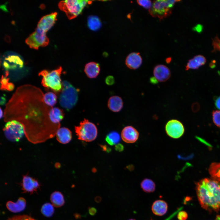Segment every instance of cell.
I'll return each instance as SVG.
<instances>
[{"label":"cell","instance_id":"obj_16","mask_svg":"<svg viewBox=\"0 0 220 220\" xmlns=\"http://www.w3.org/2000/svg\"><path fill=\"white\" fill-rule=\"evenodd\" d=\"M26 206V200L22 197L19 198L16 202L9 201L6 204V207L8 209L13 213H18L22 211L24 209Z\"/></svg>","mask_w":220,"mask_h":220},{"label":"cell","instance_id":"obj_3","mask_svg":"<svg viewBox=\"0 0 220 220\" xmlns=\"http://www.w3.org/2000/svg\"><path fill=\"white\" fill-rule=\"evenodd\" d=\"M57 13H52L42 17L38 22L35 31L26 39L25 42L32 49L37 50L45 47L49 40L46 32L53 25L57 20Z\"/></svg>","mask_w":220,"mask_h":220},{"label":"cell","instance_id":"obj_5","mask_svg":"<svg viewBox=\"0 0 220 220\" xmlns=\"http://www.w3.org/2000/svg\"><path fill=\"white\" fill-rule=\"evenodd\" d=\"M91 1L86 0H66L61 1L58 3L59 9L64 12L69 20L77 16L82 13L84 7Z\"/></svg>","mask_w":220,"mask_h":220},{"label":"cell","instance_id":"obj_18","mask_svg":"<svg viewBox=\"0 0 220 220\" xmlns=\"http://www.w3.org/2000/svg\"><path fill=\"white\" fill-rule=\"evenodd\" d=\"M100 70L99 64L95 62H91L86 64L84 71L86 75L90 78H95L98 75Z\"/></svg>","mask_w":220,"mask_h":220},{"label":"cell","instance_id":"obj_33","mask_svg":"<svg viewBox=\"0 0 220 220\" xmlns=\"http://www.w3.org/2000/svg\"><path fill=\"white\" fill-rule=\"evenodd\" d=\"M137 3L140 6L149 9L152 7V3L150 0H139L137 1Z\"/></svg>","mask_w":220,"mask_h":220},{"label":"cell","instance_id":"obj_38","mask_svg":"<svg viewBox=\"0 0 220 220\" xmlns=\"http://www.w3.org/2000/svg\"><path fill=\"white\" fill-rule=\"evenodd\" d=\"M124 148L123 146L121 144H118L116 145L115 147V149L117 151L119 152L122 151Z\"/></svg>","mask_w":220,"mask_h":220},{"label":"cell","instance_id":"obj_44","mask_svg":"<svg viewBox=\"0 0 220 220\" xmlns=\"http://www.w3.org/2000/svg\"><path fill=\"white\" fill-rule=\"evenodd\" d=\"M129 220H135L134 219H130Z\"/></svg>","mask_w":220,"mask_h":220},{"label":"cell","instance_id":"obj_28","mask_svg":"<svg viewBox=\"0 0 220 220\" xmlns=\"http://www.w3.org/2000/svg\"><path fill=\"white\" fill-rule=\"evenodd\" d=\"M120 136L116 132H112L106 136L105 140L110 145H113L118 143L120 141Z\"/></svg>","mask_w":220,"mask_h":220},{"label":"cell","instance_id":"obj_35","mask_svg":"<svg viewBox=\"0 0 220 220\" xmlns=\"http://www.w3.org/2000/svg\"><path fill=\"white\" fill-rule=\"evenodd\" d=\"M214 101L216 107L220 110V95L215 97H214Z\"/></svg>","mask_w":220,"mask_h":220},{"label":"cell","instance_id":"obj_6","mask_svg":"<svg viewBox=\"0 0 220 220\" xmlns=\"http://www.w3.org/2000/svg\"><path fill=\"white\" fill-rule=\"evenodd\" d=\"M62 71L61 67L57 69L49 71L43 70L39 73V76L42 77L41 83L45 87L50 88L54 91L58 92L62 87L61 75Z\"/></svg>","mask_w":220,"mask_h":220},{"label":"cell","instance_id":"obj_29","mask_svg":"<svg viewBox=\"0 0 220 220\" xmlns=\"http://www.w3.org/2000/svg\"><path fill=\"white\" fill-rule=\"evenodd\" d=\"M41 211L44 215L47 217H50L53 214L54 209L52 204L47 203L42 205Z\"/></svg>","mask_w":220,"mask_h":220},{"label":"cell","instance_id":"obj_17","mask_svg":"<svg viewBox=\"0 0 220 220\" xmlns=\"http://www.w3.org/2000/svg\"><path fill=\"white\" fill-rule=\"evenodd\" d=\"M56 135L57 141L62 144L68 143L72 138L71 131L68 128L65 127L59 128Z\"/></svg>","mask_w":220,"mask_h":220},{"label":"cell","instance_id":"obj_43","mask_svg":"<svg viewBox=\"0 0 220 220\" xmlns=\"http://www.w3.org/2000/svg\"><path fill=\"white\" fill-rule=\"evenodd\" d=\"M215 220H220V216L218 215L216 218Z\"/></svg>","mask_w":220,"mask_h":220},{"label":"cell","instance_id":"obj_39","mask_svg":"<svg viewBox=\"0 0 220 220\" xmlns=\"http://www.w3.org/2000/svg\"><path fill=\"white\" fill-rule=\"evenodd\" d=\"M88 212L90 215H94L97 212V210L94 207H90L88 208Z\"/></svg>","mask_w":220,"mask_h":220},{"label":"cell","instance_id":"obj_12","mask_svg":"<svg viewBox=\"0 0 220 220\" xmlns=\"http://www.w3.org/2000/svg\"><path fill=\"white\" fill-rule=\"evenodd\" d=\"M121 137L122 140L125 142L134 143L138 140L139 133L134 127L128 126L123 129L121 133Z\"/></svg>","mask_w":220,"mask_h":220},{"label":"cell","instance_id":"obj_11","mask_svg":"<svg viewBox=\"0 0 220 220\" xmlns=\"http://www.w3.org/2000/svg\"><path fill=\"white\" fill-rule=\"evenodd\" d=\"M21 185L23 193L31 194L36 192L40 187L36 180L27 175L23 176Z\"/></svg>","mask_w":220,"mask_h":220},{"label":"cell","instance_id":"obj_21","mask_svg":"<svg viewBox=\"0 0 220 220\" xmlns=\"http://www.w3.org/2000/svg\"><path fill=\"white\" fill-rule=\"evenodd\" d=\"M109 108L114 112H119L123 106V102L121 98L119 96H112L109 99L108 102Z\"/></svg>","mask_w":220,"mask_h":220},{"label":"cell","instance_id":"obj_37","mask_svg":"<svg viewBox=\"0 0 220 220\" xmlns=\"http://www.w3.org/2000/svg\"><path fill=\"white\" fill-rule=\"evenodd\" d=\"M203 28V27L202 25L200 24H197L193 28V30L200 33L202 31Z\"/></svg>","mask_w":220,"mask_h":220},{"label":"cell","instance_id":"obj_41","mask_svg":"<svg viewBox=\"0 0 220 220\" xmlns=\"http://www.w3.org/2000/svg\"><path fill=\"white\" fill-rule=\"evenodd\" d=\"M6 101V100L5 97H1L0 98V104L1 105H4Z\"/></svg>","mask_w":220,"mask_h":220},{"label":"cell","instance_id":"obj_2","mask_svg":"<svg viewBox=\"0 0 220 220\" xmlns=\"http://www.w3.org/2000/svg\"><path fill=\"white\" fill-rule=\"evenodd\" d=\"M196 192L201 207L210 211H218L220 209V182L204 178L196 185Z\"/></svg>","mask_w":220,"mask_h":220},{"label":"cell","instance_id":"obj_42","mask_svg":"<svg viewBox=\"0 0 220 220\" xmlns=\"http://www.w3.org/2000/svg\"><path fill=\"white\" fill-rule=\"evenodd\" d=\"M3 111L1 109V108H0V118H2L3 117Z\"/></svg>","mask_w":220,"mask_h":220},{"label":"cell","instance_id":"obj_15","mask_svg":"<svg viewBox=\"0 0 220 220\" xmlns=\"http://www.w3.org/2000/svg\"><path fill=\"white\" fill-rule=\"evenodd\" d=\"M206 61V58L201 55H198L188 61L186 66L185 70L196 69L204 65Z\"/></svg>","mask_w":220,"mask_h":220},{"label":"cell","instance_id":"obj_32","mask_svg":"<svg viewBox=\"0 0 220 220\" xmlns=\"http://www.w3.org/2000/svg\"><path fill=\"white\" fill-rule=\"evenodd\" d=\"M7 220H36L31 216L26 215H18L13 216Z\"/></svg>","mask_w":220,"mask_h":220},{"label":"cell","instance_id":"obj_31","mask_svg":"<svg viewBox=\"0 0 220 220\" xmlns=\"http://www.w3.org/2000/svg\"><path fill=\"white\" fill-rule=\"evenodd\" d=\"M212 41L213 48L212 52H213L217 51H220V39L217 35L214 38L212 39Z\"/></svg>","mask_w":220,"mask_h":220},{"label":"cell","instance_id":"obj_14","mask_svg":"<svg viewBox=\"0 0 220 220\" xmlns=\"http://www.w3.org/2000/svg\"><path fill=\"white\" fill-rule=\"evenodd\" d=\"M142 62V58L139 53L132 52L126 58L125 64L130 69H136L141 66Z\"/></svg>","mask_w":220,"mask_h":220},{"label":"cell","instance_id":"obj_7","mask_svg":"<svg viewBox=\"0 0 220 220\" xmlns=\"http://www.w3.org/2000/svg\"><path fill=\"white\" fill-rule=\"evenodd\" d=\"M180 0H158L154 1L151 8L149 9L150 15L162 20L170 15L175 4Z\"/></svg>","mask_w":220,"mask_h":220},{"label":"cell","instance_id":"obj_22","mask_svg":"<svg viewBox=\"0 0 220 220\" xmlns=\"http://www.w3.org/2000/svg\"><path fill=\"white\" fill-rule=\"evenodd\" d=\"M50 200L53 206L56 207L63 206L65 203L64 196L59 191H56L50 195Z\"/></svg>","mask_w":220,"mask_h":220},{"label":"cell","instance_id":"obj_1","mask_svg":"<svg viewBox=\"0 0 220 220\" xmlns=\"http://www.w3.org/2000/svg\"><path fill=\"white\" fill-rule=\"evenodd\" d=\"M25 86L26 90L24 86L19 88L7 104L6 110L12 111L5 112L15 113L7 121L14 119L21 123L30 142H44L54 136L60 126L51 121L49 113L51 108L46 105L41 90L30 85Z\"/></svg>","mask_w":220,"mask_h":220},{"label":"cell","instance_id":"obj_23","mask_svg":"<svg viewBox=\"0 0 220 220\" xmlns=\"http://www.w3.org/2000/svg\"><path fill=\"white\" fill-rule=\"evenodd\" d=\"M87 25L91 30L96 31L99 29L101 26V22L99 18L95 16H90L88 19Z\"/></svg>","mask_w":220,"mask_h":220},{"label":"cell","instance_id":"obj_36","mask_svg":"<svg viewBox=\"0 0 220 220\" xmlns=\"http://www.w3.org/2000/svg\"><path fill=\"white\" fill-rule=\"evenodd\" d=\"M105 82L108 85H112L115 82L114 78L112 76H107L105 79Z\"/></svg>","mask_w":220,"mask_h":220},{"label":"cell","instance_id":"obj_27","mask_svg":"<svg viewBox=\"0 0 220 220\" xmlns=\"http://www.w3.org/2000/svg\"><path fill=\"white\" fill-rule=\"evenodd\" d=\"M43 99L46 105L50 107H52L57 103V97L53 92H48L44 95Z\"/></svg>","mask_w":220,"mask_h":220},{"label":"cell","instance_id":"obj_25","mask_svg":"<svg viewBox=\"0 0 220 220\" xmlns=\"http://www.w3.org/2000/svg\"><path fill=\"white\" fill-rule=\"evenodd\" d=\"M209 171L213 179L220 181V163H212L209 169Z\"/></svg>","mask_w":220,"mask_h":220},{"label":"cell","instance_id":"obj_19","mask_svg":"<svg viewBox=\"0 0 220 220\" xmlns=\"http://www.w3.org/2000/svg\"><path fill=\"white\" fill-rule=\"evenodd\" d=\"M167 204L165 201L162 200L155 201L152 206V212L155 215L158 216H162L165 215L167 212Z\"/></svg>","mask_w":220,"mask_h":220},{"label":"cell","instance_id":"obj_8","mask_svg":"<svg viewBox=\"0 0 220 220\" xmlns=\"http://www.w3.org/2000/svg\"><path fill=\"white\" fill-rule=\"evenodd\" d=\"M75 130L78 139L86 142L91 141L97 138V130L95 125L84 119L79 126L75 127Z\"/></svg>","mask_w":220,"mask_h":220},{"label":"cell","instance_id":"obj_24","mask_svg":"<svg viewBox=\"0 0 220 220\" xmlns=\"http://www.w3.org/2000/svg\"><path fill=\"white\" fill-rule=\"evenodd\" d=\"M141 187L145 192L150 193L153 192L156 189L154 182L151 179L148 178L144 179L141 183Z\"/></svg>","mask_w":220,"mask_h":220},{"label":"cell","instance_id":"obj_40","mask_svg":"<svg viewBox=\"0 0 220 220\" xmlns=\"http://www.w3.org/2000/svg\"><path fill=\"white\" fill-rule=\"evenodd\" d=\"M101 146L103 151L107 152H110V151L111 149L110 148L108 147L106 145H101Z\"/></svg>","mask_w":220,"mask_h":220},{"label":"cell","instance_id":"obj_34","mask_svg":"<svg viewBox=\"0 0 220 220\" xmlns=\"http://www.w3.org/2000/svg\"><path fill=\"white\" fill-rule=\"evenodd\" d=\"M188 217L187 213L184 211H180L177 215V218L179 220H186Z\"/></svg>","mask_w":220,"mask_h":220},{"label":"cell","instance_id":"obj_4","mask_svg":"<svg viewBox=\"0 0 220 220\" xmlns=\"http://www.w3.org/2000/svg\"><path fill=\"white\" fill-rule=\"evenodd\" d=\"M62 89L59 98L61 105L67 110L76 105L78 98V89H76L67 81L62 83Z\"/></svg>","mask_w":220,"mask_h":220},{"label":"cell","instance_id":"obj_9","mask_svg":"<svg viewBox=\"0 0 220 220\" xmlns=\"http://www.w3.org/2000/svg\"><path fill=\"white\" fill-rule=\"evenodd\" d=\"M3 130L6 137L9 140L18 142L25 134L24 126L16 120L9 121L5 124Z\"/></svg>","mask_w":220,"mask_h":220},{"label":"cell","instance_id":"obj_13","mask_svg":"<svg viewBox=\"0 0 220 220\" xmlns=\"http://www.w3.org/2000/svg\"><path fill=\"white\" fill-rule=\"evenodd\" d=\"M154 77L158 81L165 82L168 80L171 76L169 69L163 64H158L154 68L153 71Z\"/></svg>","mask_w":220,"mask_h":220},{"label":"cell","instance_id":"obj_20","mask_svg":"<svg viewBox=\"0 0 220 220\" xmlns=\"http://www.w3.org/2000/svg\"><path fill=\"white\" fill-rule=\"evenodd\" d=\"M49 116L53 123L60 126V122L63 119L64 116L63 110L57 107H52L50 111Z\"/></svg>","mask_w":220,"mask_h":220},{"label":"cell","instance_id":"obj_10","mask_svg":"<svg viewBox=\"0 0 220 220\" xmlns=\"http://www.w3.org/2000/svg\"><path fill=\"white\" fill-rule=\"evenodd\" d=\"M165 130L169 137L177 139L183 135L185 129L183 124L180 121L176 119H172L167 123L165 126Z\"/></svg>","mask_w":220,"mask_h":220},{"label":"cell","instance_id":"obj_26","mask_svg":"<svg viewBox=\"0 0 220 220\" xmlns=\"http://www.w3.org/2000/svg\"><path fill=\"white\" fill-rule=\"evenodd\" d=\"M9 73L6 72L5 76L2 75L0 81L1 89L2 90L12 91L14 88V85L11 82H9V79L7 78Z\"/></svg>","mask_w":220,"mask_h":220},{"label":"cell","instance_id":"obj_30","mask_svg":"<svg viewBox=\"0 0 220 220\" xmlns=\"http://www.w3.org/2000/svg\"><path fill=\"white\" fill-rule=\"evenodd\" d=\"M212 114L213 123L217 127L220 128V110H213Z\"/></svg>","mask_w":220,"mask_h":220}]
</instances>
